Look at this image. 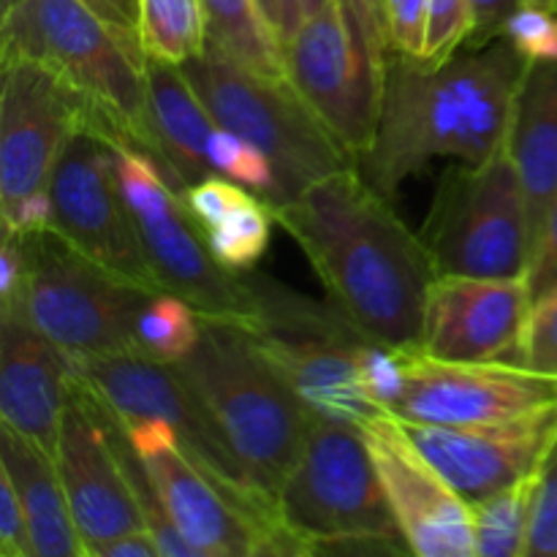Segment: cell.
<instances>
[{
    "label": "cell",
    "instance_id": "obj_10",
    "mask_svg": "<svg viewBox=\"0 0 557 557\" xmlns=\"http://www.w3.org/2000/svg\"><path fill=\"white\" fill-rule=\"evenodd\" d=\"M112 145L117 152L120 188L158 286L194 305L201 319L250 330L259 319V302L248 272H234L215 259L183 194L169 183L145 147L134 139H112Z\"/></svg>",
    "mask_w": 557,
    "mask_h": 557
},
{
    "label": "cell",
    "instance_id": "obj_40",
    "mask_svg": "<svg viewBox=\"0 0 557 557\" xmlns=\"http://www.w3.org/2000/svg\"><path fill=\"white\" fill-rule=\"evenodd\" d=\"M520 5V0H471L473 30L471 38H468V47L479 49L504 38L506 22L511 20V14Z\"/></svg>",
    "mask_w": 557,
    "mask_h": 557
},
{
    "label": "cell",
    "instance_id": "obj_13",
    "mask_svg": "<svg viewBox=\"0 0 557 557\" xmlns=\"http://www.w3.org/2000/svg\"><path fill=\"white\" fill-rule=\"evenodd\" d=\"M49 194L54 232L114 275L147 292H163L120 188L112 139L92 128L74 131L54 163Z\"/></svg>",
    "mask_w": 557,
    "mask_h": 557
},
{
    "label": "cell",
    "instance_id": "obj_28",
    "mask_svg": "<svg viewBox=\"0 0 557 557\" xmlns=\"http://www.w3.org/2000/svg\"><path fill=\"white\" fill-rule=\"evenodd\" d=\"M275 215L253 190H243L223 212L205 226L207 243L223 267L234 272L253 270L270 248Z\"/></svg>",
    "mask_w": 557,
    "mask_h": 557
},
{
    "label": "cell",
    "instance_id": "obj_14",
    "mask_svg": "<svg viewBox=\"0 0 557 557\" xmlns=\"http://www.w3.org/2000/svg\"><path fill=\"white\" fill-rule=\"evenodd\" d=\"M103 109L58 71L30 58L3 60L0 90V210L49 188L65 141L96 128Z\"/></svg>",
    "mask_w": 557,
    "mask_h": 557
},
{
    "label": "cell",
    "instance_id": "obj_43",
    "mask_svg": "<svg viewBox=\"0 0 557 557\" xmlns=\"http://www.w3.org/2000/svg\"><path fill=\"white\" fill-rule=\"evenodd\" d=\"M332 0H299V11H302V20L310 14H319L321 9H326Z\"/></svg>",
    "mask_w": 557,
    "mask_h": 557
},
{
    "label": "cell",
    "instance_id": "obj_4",
    "mask_svg": "<svg viewBox=\"0 0 557 557\" xmlns=\"http://www.w3.org/2000/svg\"><path fill=\"white\" fill-rule=\"evenodd\" d=\"M177 368L221 424L250 479L277 500L302 455L315 413L239 324L201 321L199 343Z\"/></svg>",
    "mask_w": 557,
    "mask_h": 557
},
{
    "label": "cell",
    "instance_id": "obj_39",
    "mask_svg": "<svg viewBox=\"0 0 557 557\" xmlns=\"http://www.w3.org/2000/svg\"><path fill=\"white\" fill-rule=\"evenodd\" d=\"M0 215H3V232L30 234L41 232V228H54L52 194H49V188L36 190L9 210H0Z\"/></svg>",
    "mask_w": 557,
    "mask_h": 557
},
{
    "label": "cell",
    "instance_id": "obj_23",
    "mask_svg": "<svg viewBox=\"0 0 557 557\" xmlns=\"http://www.w3.org/2000/svg\"><path fill=\"white\" fill-rule=\"evenodd\" d=\"M506 150L520 174L536 250L557 199V60L528 63L511 103Z\"/></svg>",
    "mask_w": 557,
    "mask_h": 557
},
{
    "label": "cell",
    "instance_id": "obj_11",
    "mask_svg": "<svg viewBox=\"0 0 557 557\" xmlns=\"http://www.w3.org/2000/svg\"><path fill=\"white\" fill-rule=\"evenodd\" d=\"M25 283L16 313L71 359L139 348L136 324L152 294L87 259L54 228L20 234Z\"/></svg>",
    "mask_w": 557,
    "mask_h": 557
},
{
    "label": "cell",
    "instance_id": "obj_6",
    "mask_svg": "<svg viewBox=\"0 0 557 557\" xmlns=\"http://www.w3.org/2000/svg\"><path fill=\"white\" fill-rule=\"evenodd\" d=\"M180 71L218 125L270 158L277 177L270 210L294 201L319 180L357 166V156L321 123L288 79L256 74L210 47Z\"/></svg>",
    "mask_w": 557,
    "mask_h": 557
},
{
    "label": "cell",
    "instance_id": "obj_19",
    "mask_svg": "<svg viewBox=\"0 0 557 557\" xmlns=\"http://www.w3.org/2000/svg\"><path fill=\"white\" fill-rule=\"evenodd\" d=\"M531 308L525 275H438L428 294L419 351L449 362H517Z\"/></svg>",
    "mask_w": 557,
    "mask_h": 557
},
{
    "label": "cell",
    "instance_id": "obj_30",
    "mask_svg": "<svg viewBox=\"0 0 557 557\" xmlns=\"http://www.w3.org/2000/svg\"><path fill=\"white\" fill-rule=\"evenodd\" d=\"M210 161L215 174L234 180L243 188L253 190L256 196L272 205L277 188L275 169H272L270 158L253 147L250 141H245L243 136H237L234 131L218 125L215 136L210 141Z\"/></svg>",
    "mask_w": 557,
    "mask_h": 557
},
{
    "label": "cell",
    "instance_id": "obj_21",
    "mask_svg": "<svg viewBox=\"0 0 557 557\" xmlns=\"http://www.w3.org/2000/svg\"><path fill=\"white\" fill-rule=\"evenodd\" d=\"M74 359L22 315H0V419L54 457Z\"/></svg>",
    "mask_w": 557,
    "mask_h": 557
},
{
    "label": "cell",
    "instance_id": "obj_24",
    "mask_svg": "<svg viewBox=\"0 0 557 557\" xmlns=\"http://www.w3.org/2000/svg\"><path fill=\"white\" fill-rule=\"evenodd\" d=\"M0 471L11 479L25 509L36 557H87L54 457L0 424Z\"/></svg>",
    "mask_w": 557,
    "mask_h": 557
},
{
    "label": "cell",
    "instance_id": "obj_32",
    "mask_svg": "<svg viewBox=\"0 0 557 557\" xmlns=\"http://www.w3.org/2000/svg\"><path fill=\"white\" fill-rule=\"evenodd\" d=\"M504 38L528 63H553L557 60V9L520 5L506 22Z\"/></svg>",
    "mask_w": 557,
    "mask_h": 557
},
{
    "label": "cell",
    "instance_id": "obj_18",
    "mask_svg": "<svg viewBox=\"0 0 557 557\" xmlns=\"http://www.w3.org/2000/svg\"><path fill=\"white\" fill-rule=\"evenodd\" d=\"M403 424L422 455L468 504L490 498L509 484L539 473L557 449V406L509 422L471 428Z\"/></svg>",
    "mask_w": 557,
    "mask_h": 557
},
{
    "label": "cell",
    "instance_id": "obj_1",
    "mask_svg": "<svg viewBox=\"0 0 557 557\" xmlns=\"http://www.w3.org/2000/svg\"><path fill=\"white\" fill-rule=\"evenodd\" d=\"M272 215L308 256L330 302L368 341L392 351L422 348L428 294L438 272L419 234L362 169L319 180Z\"/></svg>",
    "mask_w": 557,
    "mask_h": 557
},
{
    "label": "cell",
    "instance_id": "obj_22",
    "mask_svg": "<svg viewBox=\"0 0 557 557\" xmlns=\"http://www.w3.org/2000/svg\"><path fill=\"white\" fill-rule=\"evenodd\" d=\"M147 147L169 183L185 194L215 174L210 141L218 123L177 65L147 58Z\"/></svg>",
    "mask_w": 557,
    "mask_h": 557
},
{
    "label": "cell",
    "instance_id": "obj_12",
    "mask_svg": "<svg viewBox=\"0 0 557 557\" xmlns=\"http://www.w3.org/2000/svg\"><path fill=\"white\" fill-rule=\"evenodd\" d=\"M419 239L438 275H525L533 256L531 223L506 145L487 161H460L441 174Z\"/></svg>",
    "mask_w": 557,
    "mask_h": 557
},
{
    "label": "cell",
    "instance_id": "obj_31",
    "mask_svg": "<svg viewBox=\"0 0 557 557\" xmlns=\"http://www.w3.org/2000/svg\"><path fill=\"white\" fill-rule=\"evenodd\" d=\"M473 30L471 0H430L428 9V33H424V65L449 63L462 44H468Z\"/></svg>",
    "mask_w": 557,
    "mask_h": 557
},
{
    "label": "cell",
    "instance_id": "obj_42",
    "mask_svg": "<svg viewBox=\"0 0 557 557\" xmlns=\"http://www.w3.org/2000/svg\"><path fill=\"white\" fill-rule=\"evenodd\" d=\"M92 557H163L158 547L156 536L147 528L141 531H131L125 536L114 539V542L101 544Z\"/></svg>",
    "mask_w": 557,
    "mask_h": 557
},
{
    "label": "cell",
    "instance_id": "obj_41",
    "mask_svg": "<svg viewBox=\"0 0 557 557\" xmlns=\"http://www.w3.org/2000/svg\"><path fill=\"white\" fill-rule=\"evenodd\" d=\"M96 14H101L103 20L112 27H117L120 33L131 38H139V3L141 0H85ZM141 41V38H139Z\"/></svg>",
    "mask_w": 557,
    "mask_h": 557
},
{
    "label": "cell",
    "instance_id": "obj_44",
    "mask_svg": "<svg viewBox=\"0 0 557 557\" xmlns=\"http://www.w3.org/2000/svg\"><path fill=\"white\" fill-rule=\"evenodd\" d=\"M522 5H539V9H557V0H520Z\"/></svg>",
    "mask_w": 557,
    "mask_h": 557
},
{
    "label": "cell",
    "instance_id": "obj_8",
    "mask_svg": "<svg viewBox=\"0 0 557 557\" xmlns=\"http://www.w3.org/2000/svg\"><path fill=\"white\" fill-rule=\"evenodd\" d=\"M389 52L384 16L368 0H332L283 47L286 79L357 158L379 134Z\"/></svg>",
    "mask_w": 557,
    "mask_h": 557
},
{
    "label": "cell",
    "instance_id": "obj_35",
    "mask_svg": "<svg viewBox=\"0 0 557 557\" xmlns=\"http://www.w3.org/2000/svg\"><path fill=\"white\" fill-rule=\"evenodd\" d=\"M525 557H557V449L539 479Z\"/></svg>",
    "mask_w": 557,
    "mask_h": 557
},
{
    "label": "cell",
    "instance_id": "obj_26",
    "mask_svg": "<svg viewBox=\"0 0 557 557\" xmlns=\"http://www.w3.org/2000/svg\"><path fill=\"white\" fill-rule=\"evenodd\" d=\"M542 471L509 484L490 498L471 504L473 555L525 557Z\"/></svg>",
    "mask_w": 557,
    "mask_h": 557
},
{
    "label": "cell",
    "instance_id": "obj_25",
    "mask_svg": "<svg viewBox=\"0 0 557 557\" xmlns=\"http://www.w3.org/2000/svg\"><path fill=\"white\" fill-rule=\"evenodd\" d=\"M201 9L207 20V47L256 74L286 79L283 47L261 0H201Z\"/></svg>",
    "mask_w": 557,
    "mask_h": 557
},
{
    "label": "cell",
    "instance_id": "obj_27",
    "mask_svg": "<svg viewBox=\"0 0 557 557\" xmlns=\"http://www.w3.org/2000/svg\"><path fill=\"white\" fill-rule=\"evenodd\" d=\"M139 38L145 54L169 65H185L207 49L201 0H141Z\"/></svg>",
    "mask_w": 557,
    "mask_h": 557
},
{
    "label": "cell",
    "instance_id": "obj_20",
    "mask_svg": "<svg viewBox=\"0 0 557 557\" xmlns=\"http://www.w3.org/2000/svg\"><path fill=\"white\" fill-rule=\"evenodd\" d=\"M125 424V422H123ZM141 462L150 471L166 515L199 557H259V531L196 466L163 419L125 424Z\"/></svg>",
    "mask_w": 557,
    "mask_h": 557
},
{
    "label": "cell",
    "instance_id": "obj_37",
    "mask_svg": "<svg viewBox=\"0 0 557 557\" xmlns=\"http://www.w3.org/2000/svg\"><path fill=\"white\" fill-rule=\"evenodd\" d=\"M528 288H531L533 302L542 299L544 294L553 292L557 286V199L549 210L547 223H544V232L539 237L536 250L531 256V264L525 272Z\"/></svg>",
    "mask_w": 557,
    "mask_h": 557
},
{
    "label": "cell",
    "instance_id": "obj_5",
    "mask_svg": "<svg viewBox=\"0 0 557 557\" xmlns=\"http://www.w3.org/2000/svg\"><path fill=\"white\" fill-rule=\"evenodd\" d=\"M277 509L305 553H411L359 424L315 417Z\"/></svg>",
    "mask_w": 557,
    "mask_h": 557
},
{
    "label": "cell",
    "instance_id": "obj_15",
    "mask_svg": "<svg viewBox=\"0 0 557 557\" xmlns=\"http://www.w3.org/2000/svg\"><path fill=\"white\" fill-rule=\"evenodd\" d=\"M400 368L403 386L389 411L403 422L471 428L557 406V375L520 362H449L417 348L400 351Z\"/></svg>",
    "mask_w": 557,
    "mask_h": 557
},
{
    "label": "cell",
    "instance_id": "obj_38",
    "mask_svg": "<svg viewBox=\"0 0 557 557\" xmlns=\"http://www.w3.org/2000/svg\"><path fill=\"white\" fill-rule=\"evenodd\" d=\"M22 283H25V248L20 234L3 232V248H0V315L16 313L22 299Z\"/></svg>",
    "mask_w": 557,
    "mask_h": 557
},
{
    "label": "cell",
    "instance_id": "obj_2",
    "mask_svg": "<svg viewBox=\"0 0 557 557\" xmlns=\"http://www.w3.org/2000/svg\"><path fill=\"white\" fill-rule=\"evenodd\" d=\"M528 60L509 38L424 65L389 52L379 134L364 152L362 174L386 199L433 158L482 163L506 145L511 103Z\"/></svg>",
    "mask_w": 557,
    "mask_h": 557
},
{
    "label": "cell",
    "instance_id": "obj_36",
    "mask_svg": "<svg viewBox=\"0 0 557 557\" xmlns=\"http://www.w3.org/2000/svg\"><path fill=\"white\" fill-rule=\"evenodd\" d=\"M0 555L3 557H36L33 555L30 528L25 509L11 479L0 471Z\"/></svg>",
    "mask_w": 557,
    "mask_h": 557
},
{
    "label": "cell",
    "instance_id": "obj_9",
    "mask_svg": "<svg viewBox=\"0 0 557 557\" xmlns=\"http://www.w3.org/2000/svg\"><path fill=\"white\" fill-rule=\"evenodd\" d=\"M248 277L259 302L250 341L315 417L362 424L389 411L373 395L359 364V351L373 341L332 302L305 299L253 270Z\"/></svg>",
    "mask_w": 557,
    "mask_h": 557
},
{
    "label": "cell",
    "instance_id": "obj_29",
    "mask_svg": "<svg viewBox=\"0 0 557 557\" xmlns=\"http://www.w3.org/2000/svg\"><path fill=\"white\" fill-rule=\"evenodd\" d=\"M201 315L194 305L169 292L152 294L136 324V343L141 351L166 362H180L196 348L201 337Z\"/></svg>",
    "mask_w": 557,
    "mask_h": 557
},
{
    "label": "cell",
    "instance_id": "obj_3",
    "mask_svg": "<svg viewBox=\"0 0 557 557\" xmlns=\"http://www.w3.org/2000/svg\"><path fill=\"white\" fill-rule=\"evenodd\" d=\"M74 370L125 424L163 419L177 433L190 460L221 487L259 531L267 555H308L305 544L283 522L277 500L250 479L226 433L177 362H166L141 348L74 359Z\"/></svg>",
    "mask_w": 557,
    "mask_h": 557
},
{
    "label": "cell",
    "instance_id": "obj_17",
    "mask_svg": "<svg viewBox=\"0 0 557 557\" xmlns=\"http://www.w3.org/2000/svg\"><path fill=\"white\" fill-rule=\"evenodd\" d=\"M54 466L63 479L87 557L96 555L101 544L147 528L139 504L125 482L117 451L103 430L96 392L76 370L69 406L60 422Z\"/></svg>",
    "mask_w": 557,
    "mask_h": 557
},
{
    "label": "cell",
    "instance_id": "obj_34",
    "mask_svg": "<svg viewBox=\"0 0 557 557\" xmlns=\"http://www.w3.org/2000/svg\"><path fill=\"white\" fill-rule=\"evenodd\" d=\"M430 0H384V27L392 52L422 58Z\"/></svg>",
    "mask_w": 557,
    "mask_h": 557
},
{
    "label": "cell",
    "instance_id": "obj_16",
    "mask_svg": "<svg viewBox=\"0 0 557 557\" xmlns=\"http://www.w3.org/2000/svg\"><path fill=\"white\" fill-rule=\"evenodd\" d=\"M397 528L419 557H473L471 504L438 473L392 411L359 424Z\"/></svg>",
    "mask_w": 557,
    "mask_h": 557
},
{
    "label": "cell",
    "instance_id": "obj_7",
    "mask_svg": "<svg viewBox=\"0 0 557 557\" xmlns=\"http://www.w3.org/2000/svg\"><path fill=\"white\" fill-rule=\"evenodd\" d=\"M30 58L58 71L147 147V54L85 0H11L3 5V60Z\"/></svg>",
    "mask_w": 557,
    "mask_h": 557
},
{
    "label": "cell",
    "instance_id": "obj_33",
    "mask_svg": "<svg viewBox=\"0 0 557 557\" xmlns=\"http://www.w3.org/2000/svg\"><path fill=\"white\" fill-rule=\"evenodd\" d=\"M517 362L557 375V286L533 302Z\"/></svg>",
    "mask_w": 557,
    "mask_h": 557
},
{
    "label": "cell",
    "instance_id": "obj_45",
    "mask_svg": "<svg viewBox=\"0 0 557 557\" xmlns=\"http://www.w3.org/2000/svg\"><path fill=\"white\" fill-rule=\"evenodd\" d=\"M368 3H370V5H373V9H375V11H379V14H381V16H384V0H368Z\"/></svg>",
    "mask_w": 557,
    "mask_h": 557
}]
</instances>
